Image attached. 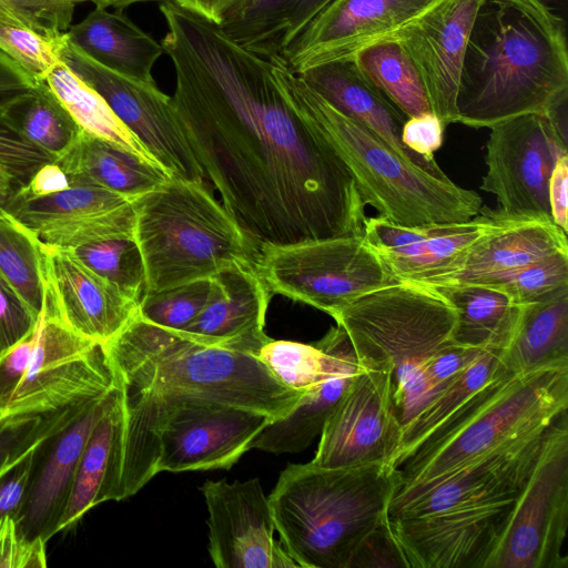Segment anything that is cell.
Segmentation results:
<instances>
[{
  "label": "cell",
  "instance_id": "obj_1",
  "mask_svg": "<svg viewBox=\"0 0 568 568\" xmlns=\"http://www.w3.org/2000/svg\"><path fill=\"white\" fill-rule=\"evenodd\" d=\"M160 11L183 132L248 237L260 247L362 234L366 205L352 175L272 62L172 1Z\"/></svg>",
  "mask_w": 568,
  "mask_h": 568
},
{
  "label": "cell",
  "instance_id": "obj_2",
  "mask_svg": "<svg viewBox=\"0 0 568 568\" xmlns=\"http://www.w3.org/2000/svg\"><path fill=\"white\" fill-rule=\"evenodd\" d=\"M124 410L116 500L156 475L153 439L163 417L189 402L260 412L275 420L306 392L281 383L255 353L135 315L102 345Z\"/></svg>",
  "mask_w": 568,
  "mask_h": 568
},
{
  "label": "cell",
  "instance_id": "obj_3",
  "mask_svg": "<svg viewBox=\"0 0 568 568\" xmlns=\"http://www.w3.org/2000/svg\"><path fill=\"white\" fill-rule=\"evenodd\" d=\"M565 90L562 19L545 0H481L459 77L457 123L490 128L520 114H545Z\"/></svg>",
  "mask_w": 568,
  "mask_h": 568
},
{
  "label": "cell",
  "instance_id": "obj_4",
  "mask_svg": "<svg viewBox=\"0 0 568 568\" xmlns=\"http://www.w3.org/2000/svg\"><path fill=\"white\" fill-rule=\"evenodd\" d=\"M398 485L390 464L288 465L268 496L275 528L302 568H348L362 539L387 516Z\"/></svg>",
  "mask_w": 568,
  "mask_h": 568
},
{
  "label": "cell",
  "instance_id": "obj_5",
  "mask_svg": "<svg viewBox=\"0 0 568 568\" xmlns=\"http://www.w3.org/2000/svg\"><path fill=\"white\" fill-rule=\"evenodd\" d=\"M274 77L352 175L365 205L377 216L404 226L467 222L483 209L480 195L439 179L398 155L377 134L342 114L313 91L283 60Z\"/></svg>",
  "mask_w": 568,
  "mask_h": 568
},
{
  "label": "cell",
  "instance_id": "obj_6",
  "mask_svg": "<svg viewBox=\"0 0 568 568\" xmlns=\"http://www.w3.org/2000/svg\"><path fill=\"white\" fill-rule=\"evenodd\" d=\"M333 318L362 366L390 374L394 406L404 426L436 395L425 366L454 344L456 308L429 285L397 280L361 295Z\"/></svg>",
  "mask_w": 568,
  "mask_h": 568
},
{
  "label": "cell",
  "instance_id": "obj_7",
  "mask_svg": "<svg viewBox=\"0 0 568 568\" xmlns=\"http://www.w3.org/2000/svg\"><path fill=\"white\" fill-rule=\"evenodd\" d=\"M132 205L144 294L255 265L258 246L205 182L170 178Z\"/></svg>",
  "mask_w": 568,
  "mask_h": 568
},
{
  "label": "cell",
  "instance_id": "obj_8",
  "mask_svg": "<svg viewBox=\"0 0 568 568\" xmlns=\"http://www.w3.org/2000/svg\"><path fill=\"white\" fill-rule=\"evenodd\" d=\"M568 408V366L527 374L505 369L454 415L393 464L398 485L422 483L521 434Z\"/></svg>",
  "mask_w": 568,
  "mask_h": 568
},
{
  "label": "cell",
  "instance_id": "obj_9",
  "mask_svg": "<svg viewBox=\"0 0 568 568\" xmlns=\"http://www.w3.org/2000/svg\"><path fill=\"white\" fill-rule=\"evenodd\" d=\"M255 268L272 294L329 316L397 280L362 234L258 247Z\"/></svg>",
  "mask_w": 568,
  "mask_h": 568
},
{
  "label": "cell",
  "instance_id": "obj_10",
  "mask_svg": "<svg viewBox=\"0 0 568 568\" xmlns=\"http://www.w3.org/2000/svg\"><path fill=\"white\" fill-rule=\"evenodd\" d=\"M37 327L28 369L0 419L59 412L100 398L115 385L102 345L65 326L44 288Z\"/></svg>",
  "mask_w": 568,
  "mask_h": 568
},
{
  "label": "cell",
  "instance_id": "obj_11",
  "mask_svg": "<svg viewBox=\"0 0 568 568\" xmlns=\"http://www.w3.org/2000/svg\"><path fill=\"white\" fill-rule=\"evenodd\" d=\"M567 528L566 413L548 437L486 568H567Z\"/></svg>",
  "mask_w": 568,
  "mask_h": 568
},
{
  "label": "cell",
  "instance_id": "obj_12",
  "mask_svg": "<svg viewBox=\"0 0 568 568\" xmlns=\"http://www.w3.org/2000/svg\"><path fill=\"white\" fill-rule=\"evenodd\" d=\"M480 189L493 194L508 217L552 221L548 184L566 154L567 138L540 113L520 114L490 128Z\"/></svg>",
  "mask_w": 568,
  "mask_h": 568
},
{
  "label": "cell",
  "instance_id": "obj_13",
  "mask_svg": "<svg viewBox=\"0 0 568 568\" xmlns=\"http://www.w3.org/2000/svg\"><path fill=\"white\" fill-rule=\"evenodd\" d=\"M562 415L440 476L397 487L388 506V517H418L462 504L520 493Z\"/></svg>",
  "mask_w": 568,
  "mask_h": 568
},
{
  "label": "cell",
  "instance_id": "obj_14",
  "mask_svg": "<svg viewBox=\"0 0 568 568\" xmlns=\"http://www.w3.org/2000/svg\"><path fill=\"white\" fill-rule=\"evenodd\" d=\"M60 60L105 100L172 178L205 181L183 132L172 97L158 85L136 82L102 67L72 45L67 37Z\"/></svg>",
  "mask_w": 568,
  "mask_h": 568
},
{
  "label": "cell",
  "instance_id": "obj_15",
  "mask_svg": "<svg viewBox=\"0 0 568 568\" xmlns=\"http://www.w3.org/2000/svg\"><path fill=\"white\" fill-rule=\"evenodd\" d=\"M519 494L388 520L409 568H486Z\"/></svg>",
  "mask_w": 568,
  "mask_h": 568
},
{
  "label": "cell",
  "instance_id": "obj_16",
  "mask_svg": "<svg viewBox=\"0 0 568 568\" xmlns=\"http://www.w3.org/2000/svg\"><path fill=\"white\" fill-rule=\"evenodd\" d=\"M275 419L232 405L189 402L169 412L153 439L155 473L231 468Z\"/></svg>",
  "mask_w": 568,
  "mask_h": 568
},
{
  "label": "cell",
  "instance_id": "obj_17",
  "mask_svg": "<svg viewBox=\"0 0 568 568\" xmlns=\"http://www.w3.org/2000/svg\"><path fill=\"white\" fill-rule=\"evenodd\" d=\"M402 435L390 374L362 366L327 418L311 463L322 468L390 464Z\"/></svg>",
  "mask_w": 568,
  "mask_h": 568
},
{
  "label": "cell",
  "instance_id": "obj_18",
  "mask_svg": "<svg viewBox=\"0 0 568 568\" xmlns=\"http://www.w3.org/2000/svg\"><path fill=\"white\" fill-rule=\"evenodd\" d=\"M68 179V189L50 195L24 197L14 193L4 210L49 246L77 248L134 236L132 200L88 180Z\"/></svg>",
  "mask_w": 568,
  "mask_h": 568
},
{
  "label": "cell",
  "instance_id": "obj_19",
  "mask_svg": "<svg viewBox=\"0 0 568 568\" xmlns=\"http://www.w3.org/2000/svg\"><path fill=\"white\" fill-rule=\"evenodd\" d=\"M201 491L209 513V552L216 567H298L274 537L271 504L258 478L206 480Z\"/></svg>",
  "mask_w": 568,
  "mask_h": 568
},
{
  "label": "cell",
  "instance_id": "obj_20",
  "mask_svg": "<svg viewBox=\"0 0 568 568\" xmlns=\"http://www.w3.org/2000/svg\"><path fill=\"white\" fill-rule=\"evenodd\" d=\"M436 0H333L294 39L283 61L300 74L317 64L355 57L389 38Z\"/></svg>",
  "mask_w": 568,
  "mask_h": 568
},
{
  "label": "cell",
  "instance_id": "obj_21",
  "mask_svg": "<svg viewBox=\"0 0 568 568\" xmlns=\"http://www.w3.org/2000/svg\"><path fill=\"white\" fill-rule=\"evenodd\" d=\"M481 0H436L396 31L395 38L415 64L432 112L446 129L457 123V91L463 60Z\"/></svg>",
  "mask_w": 568,
  "mask_h": 568
},
{
  "label": "cell",
  "instance_id": "obj_22",
  "mask_svg": "<svg viewBox=\"0 0 568 568\" xmlns=\"http://www.w3.org/2000/svg\"><path fill=\"white\" fill-rule=\"evenodd\" d=\"M40 272L59 320L101 345L138 313L139 302L93 272L72 248L40 243Z\"/></svg>",
  "mask_w": 568,
  "mask_h": 568
},
{
  "label": "cell",
  "instance_id": "obj_23",
  "mask_svg": "<svg viewBox=\"0 0 568 568\" xmlns=\"http://www.w3.org/2000/svg\"><path fill=\"white\" fill-rule=\"evenodd\" d=\"M116 395L118 386L114 385L39 444L26 500L16 520L18 532L24 539L41 538L47 542L59 532L87 440Z\"/></svg>",
  "mask_w": 568,
  "mask_h": 568
},
{
  "label": "cell",
  "instance_id": "obj_24",
  "mask_svg": "<svg viewBox=\"0 0 568 568\" xmlns=\"http://www.w3.org/2000/svg\"><path fill=\"white\" fill-rule=\"evenodd\" d=\"M499 220L497 210L486 207L454 224L404 226L375 216L365 219L363 235L396 280L414 282L445 268Z\"/></svg>",
  "mask_w": 568,
  "mask_h": 568
},
{
  "label": "cell",
  "instance_id": "obj_25",
  "mask_svg": "<svg viewBox=\"0 0 568 568\" xmlns=\"http://www.w3.org/2000/svg\"><path fill=\"white\" fill-rule=\"evenodd\" d=\"M297 75L334 109L368 128L403 159L439 179H449L436 160L418 155L403 143L402 129L408 116L367 77L355 57L324 62Z\"/></svg>",
  "mask_w": 568,
  "mask_h": 568
},
{
  "label": "cell",
  "instance_id": "obj_26",
  "mask_svg": "<svg viewBox=\"0 0 568 568\" xmlns=\"http://www.w3.org/2000/svg\"><path fill=\"white\" fill-rule=\"evenodd\" d=\"M560 252H568L567 233L552 221L515 219L500 214L493 230L445 268L414 282L430 286L467 284Z\"/></svg>",
  "mask_w": 568,
  "mask_h": 568
},
{
  "label": "cell",
  "instance_id": "obj_27",
  "mask_svg": "<svg viewBox=\"0 0 568 568\" xmlns=\"http://www.w3.org/2000/svg\"><path fill=\"white\" fill-rule=\"evenodd\" d=\"M214 293L184 329L216 343L236 345L258 355L270 342L265 315L273 295L255 265H237L213 276Z\"/></svg>",
  "mask_w": 568,
  "mask_h": 568
},
{
  "label": "cell",
  "instance_id": "obj_28",
  "mask_svg": "<svg viewBox=\"0 0 568 568\" xmlns=\"http://www.w3.org/2000/svg\"><path fill=\"white\" fill-rule=\"evenodd\" d=\"M336 357L329 374L310 387L282 418L268 424L252 442L251 448L273 454L300 453L321 435L362 365L338 325L329 329Z\"/></svg>",
  "mask_w": 568,
  "mask_h": 568
},
{
  "label": "cell",
  "instance_id": "obj_29",
  "mask_svg": "<svg viewBox=\"0 0 568 568\" xmlns=\"http://www.w3.org/2000/svg\"><path fill=\"white\" fill-rule=\"evenodd\" d=\"M65 37L102 67L136 82L158 85L152 70L164 53L163 47L121 10L95 8L71 24Z\"/></svg>",
  "mask_w": 568,
  "mask_h": 568
},
{
  "label": "cell",
  "instance_id": "obj_30",
  "mask_svg": "<svg viewBox=\"0 0 568 568\" xmlns=\"http://www.w3.org/2000/svg\"><path fill=\"white\" fill-rule=\"evenodd\" d=\"M333 0H240L220 24L240 47L265 60H283L294 39Z\"/></svg>",
  "mask_w": 568,
  "mask_h": 568
},
{
  "label": "cell",
  "instance_id": "obj_31",
  "mask_svg": "<svg viewBox=\"0 0 568 568\" xmlns=\"http://www.w3.org/2000/svg\"><path fill=\"white\" fill-rule=\"evenodd\" d=\"M123 427L124 410L118 387L115 399L94 425L81 454L59 532L77 525L99 504L116 500Z\"/></svg>",
  "mask_w": 568,
  "mask_h": 568
},
{
  "label": "cell",
  "instance_id": "obj_32",
  "mask_svg": "<svg viewBox=\"0 0 568 568\" xmlns=\"http://www.w3.org/2000/svg\"><path fill=\"white\" fill-rule=\"evenodd\" d=\"M55 162L68 178L91 181L132 201L172 178L161 166L82 130Z\"/></svg>",
  "mask_w": 568,
  "mask_h": 568
},
{
  "label": "cell",
  "instance_id": "obj_33",
  "mask_svg": "<svg viewBox=\"0 0 568 568\" xmlns=\"http://www.w3.org/2000/svg\"><path fill=\"white\" fill-rule=\"evenodd\" d=\"M432 287L456 308L454 344L489 349L508 347L519 325L523 305L498 290L478 284Z\"/></svg>",
  "mask_w": 568,
  "mask_h": 568
},
{
  "label": "cell",
  "instance_id": "obj_34",
  "mask_svg": "<svg viewBox=\"0 0 568 568\" xmlns=\"http://www.w3.org/2000/svg\"><path fill=\"white\" fill-rule=\"evenodd\" d=\"M504 359L515 374L568 366V287L524 305L517 331Z\"/></svg>",
  "mask_w": 568,
  "mask_h": 568
},
{
  "label": "cell",
  "instance_id": "obj_35",
  "mask_svg": "<svg viewBox=\"0 0 568 568\" xmlns=\"http://www.w3.org/2000/svg\"><path fill=\"white\" fill-rule=\"evenodd\" d=\"M0 124L24 142L59 159L81 129L45 80L14 97L0 110Z\"/></svg>",
  "mask_w": 568,
  "mask_h": 568
},
{
  "label": "cell",
  "instance_id": "obj_36",
  "mask_svg": "<svg viewBox=\"0 0 568 568\" xmlns=\"http://www.w3.org/2000/svg\"><path fill=\"white\" fill-rule=\"evenodd\" d=\"M44 80L82 131L159 165L105 100L65 63L58 62Z\"/></svg>",
  "mask_w": 568,
  "mask_h": 568
},
{
  "label": "cell",
  "instance_id": "obj_37",
  "mask_svg": "<svg viewBox=\"0 0 568 568\" xmlns=\"http://www.w3.org/2000/svg\"><path fill=\"white\" fill-rule=\"evenodd\" d=\"M505 369L508 367L504 349H485L403 426L402 443L392 467Z\"/></svg>",
  "mask_w": 568,
  "mask_h": 568
},
{
  "label": "cell",
  "instance_id": "obj_38",
  "mask_svg": "<svg viewBox=\"0 0 568 568\" xmlns=\"http://www.w3.org/2000/svg\"><path fill=\"white\" fill-rule=\"evenodd\" d=\"M355 59L367 77L408 118L432 112L422 78L395 38L365 47Z\"/></svg>",
  "mask_w": 568,
  "mask_h": 568
},
{
  "label": "cell",
  "instance_id": "obj_39",
  "mask_svg": "<svg viewBox=\"0 0 568 568\" xmlns=\"http://www.w3.org/2000/svg\"><path fill=\"white\" fill-rule=\"evenodd\" d=\"M0 273L38 318L43 301L40 242L6 210L0 214Z\"/></svg>",
  "mask_w": 568,
  "mask_h": 568
},
{
  "label": "cell",
  "instance_id": "obj_40",
  "mask_svg": "<svg viewBox=\"0 0 568 568\" xmlns=\"http://www.w3.org/2000/svg\"><path fill=\"white\" fill-rule=\"evenodd\" d=\"M257 356L285 386L305 392L329 374L336 352L328 331L313 344L271 339Z\"/></svg>",
  "mask_w": 568,
  "mask_h": 568
},
{
  "label": "cell",
  "instance_id": "obj_41",
  "mask_svg": "<svg viewBox=\"0 0 568 568\" xmlns=\"http://www.w3.org/2000/svg\"><path fill=\"white\" fill-rule=\"evenodd\" d=\"M467 284L498 290L523 306L537 303L568 287V252L556 253L531 264L487 275Z\"/></svg>",
  "mask_w": 568,
  "mask_h": 568
},
{
  "label": "cell",
  "instance_id": "obj_42",
  "mask_svg": "<svg viewBox=\"0 0 568 568\" xmlns=\"http://www.w3.org/2000/svg\"><path fill=\"white\" fill-rule=\"evenodd\" d=\"M72 250L93 272L140 302L145 291V273L134 236L102 240Z\"/></svg>",
  "mask_w": 568,
  "mask_h": 568
},
{
  "label": "cell",
  "instance_id": "obj_43",
  "mask_svg": "<svg viewBox=\"0 0 568 568\" xmlns=\"http://www.w3.org/2000/svg\"><path fill=\"white\" fill-rule=\"evenodd\" d=\"M65 32L44 36L0 7V51L19 64L36 81L44 80L60 62Z\"/></svg>",
  "mask_w": 568,
  "mask_h": 568
},
{
  "label": "cell",
  "instance_id": "obj_44",
  "mask_svg": "<svg viewBox=\"0 0 568 568\" xmlns=\"http://www.w3.org/2000/svg\"><path fill=\"white\" fill-rule=\"evenodd\" d=\"M214 286L212 277L145 293L139 302L136 315L148 323L182 331L206 306Z\"/></svg>",
  "mask_w": 568,
  "mask_h": 568
},
{
  "label": "cell",
  "instance_id": "obj_45",
  "mask_svg": "<svg viewBox=\"0 0 568 568\" xmlns=\"http://www.w3.org/2000/svg\"><path fill=\"white\" fill-rule=\"evenodd\" d=\"M94 400L54 413L11 416L0 419V470L36 444L70 423Z\"/></svg>",
  "mask_w": 568,
  "mask_h": 568
},
{
  "label": "cell",
  "instance_id": "obj_46",
  "mask_svg": "<svg viewBox=\"0 0 568 568\" xmlns=\"http://www.w3.org/2000/svg\"><path fill=\"white\" fill-rule=\"evenodd\" d=\"M55 159L0 124V194L13 195L34 172Z\"/></svg>",
  "mask_w": 568,
  "mask_h": 568
},
{
  "label": "cell",
  "instance_id": "obj_47",
  "mask_svg": "<svg viewBox=\"0 0 568 568\" xmlns=\"http://www.w3.org/2000/svg\"><path fill=\"white\" fill-rule=\"evenodd\" d=\"M83 0H0V7L13 13L38 32L57 37L71 27L74 8Z\"/></svg>",
  "mask_w": 568,
  "mask_h": 568
},
{
  "label": "cell",
  "instance_id": "obj_48",
  "mask_svg": "<svg viewBox=\"0 0 568 568\" xmlns=\"http://www.w3.org/2000/svg\"><path fill=\"white\" fill-rule=\"evenodd\" d=\"M348 568H409L389 525L388 515L362 539Z\"/></svg>",
  "mask_w": 568,
  "mask_h": 568
},
{
  "label": "cell",
  "instance_id": "obj_49",
  "mask_svg": "<svg viewBox=\"0 0 568 568\" xmlns=\"http://www.w3.org/2000/svg\"><path fill=\"white\" fill-rule=\"evenodd\" d=\"M41 442L0 470V521L8 516L14 521L18 519L32 476L36 452Z\"/></svg>",
  "mask_w": 568,
  "mask_h": 568
},
{
  "label": "cell",
  "instance_id": "obj_50",
  "mask_svg": "<svg viewBox=\"0 0 568 568\" xmlns=\"http://www.w3.org/2000/svg\"><path fill=\"white\" fill-rule=\"evenodd\" d=\"M47 566L45 541L20 536L13 518L0 521V568H43Z\"/></svg>",
  "mask_w": 568,
  "mask_h": 568
},
{
  "label": "cell",
  "instance_id": "obj_51",
  "mask_svg": "<svg viewBox=\"0 0 568 568\" xmlns=\"http://www.w3.org/2000/svg\"><path fill=\"white\" fill-rule=\"evenodd\" d=\"M37 318L0 273V354L34 327Z\"/></svg>",
  "mask_w": 568,
  "mask_h": 568
},
{
  "label": "cell",
  "instance_id": "obj_52",
  "mask_svg": "<svg viewBox=\"0 0 568 568\" xmlns=\"http://www.w3.org/2000/svg\"><path fill=\"white\" fill-rule=\"evenodd\" d=\"M37 322L32 331L0 354V415L28 369L37 343Z\"/></svg>",
  "mask_w": 568,
  "mask_h": 568
},
{
  "label": "cell",
  "instance_id": "obj_53",
  "mask_svg": "<svg viewBox=\"0 0 568 568\" xmlns=\"http://www.w3.org/2000/svg\"><path fill=\"white\" fill-rule=\"evenodd\" d=\"M485 349L450 344L434 355L425 369L436 394L479 357Z\"/></svg>",
  "mask_w": 568,
  "mask_h": 568
},
{
  "label": "cell",
  "instance_id": "obj_54",
  "mask_svg": "<svg viewBox=\"0 0 568 568\" xmlns=\"http://www.w3.org/2000/svg\"><path fill=\"white\" fill-rule=\"evenodd\" d=\"M445 128L440 120L427 112L408 118L402 129V141L413 152L428 160L442 146Z\"/></svg>",
  "mask_w": 568,
  "mask_h": 568
},
{
  "label": "cell",
  "instance_id": "obj_55",
  "mask_svg": "<svg viewBox=\"0 0 568 568\" xmlns=\"http://www.w3.org/2000/svg\"><path fill=\"white\" fill-rule=\"evenodd\" d=\"M568 154L556 163L548 184V202L552 222L568 232Z\"/></svg>",
  "mask_w": 568,
  "mask_h": 568
},
{
  "label": "cell",
  "instance_id": "obj_56",
  "mask_svg": "<svg viewBox=\"0 0 568 568\" xmlns=\"http://www.w3.org/2000/svg\"><path fill=\"white\" fill-rule=\"evenodd\" d=\"M69 187V179L63 169L55 162L40 166L28 183L16 194L24 197H40L50 195Z\"/></svg>",
  "mask_w": 568,
  "mask_h": 568
},
{
  "label": "cell",
  "instance_id": "obj_57",
  "mask_svg": "<svg viewBox=\"0 0 568 568\" xmlns=\"http://www.w3.org/2000/svg\"><path fill=\"white\" fill-rule=\"evenodd\" d=\"M37 81L0 51V110L14 97L31 89Z\"/></svg>",
  "mask_w": 568,
  "mask_h": 568
},
{
  "label": "cell",
  "instance_id": "obj_58",
  "mask_svg": "<svg viewBox=\"0 0 568 568\" xmlns=\"http://www.w3.org/2000/svg\"><path fill=\"white\" fill-rule=\"evenodd\" d=\"M220 24L225 12L240 0H166Z\"/></svg>",
  "mask_w": 568,
  "mask_h": 568
},
{
  "label": "cell",
  "instance_id": "obj_59",
  "mask_svg": "<svg viewBox=\"0 0 568 568\" xmlns=\"http://www.w3.org/2000/svg\"><path fill=\"white\" fill-rule=\"evenodd\" d=\"M149 1H166V0H102L100 9H106L109 7H113L116 10H123L124 8L138 3V2H149Z\"/></svg>",
  "mask_w": 568,
  "mask_h": 568
},
{
  "label": "cell",
  "instance_id": "obj_60",
  "mask_svg": "<svg viewBox=\"0 0 568 568\" xmlns=\"http://www.w3.org/2000/svg\"><path fill=\"white\" fill-rule=\"evenodd\" d=\"M11 195H3V194H0V214L4 212V207L8 203V200L10 199Z\"/></svg>",
  "mask_w": 568,
  "mask_h": 568
},
{
  "label": "cell",
  "instance_id": "obj_61",
  "mask_svg": "<svg viewBox=\"0 0 568 568\" xmlns=\"http://www.w3.org/2000/svg\"><path fill=\"white\" fill-rule=\"evenodd\" d=\"M84 2H92L95 8H101L102 0H83Z\"/></svg>",
  "mask_w": 568,
  "mask_h": 568
}]
</instances>
